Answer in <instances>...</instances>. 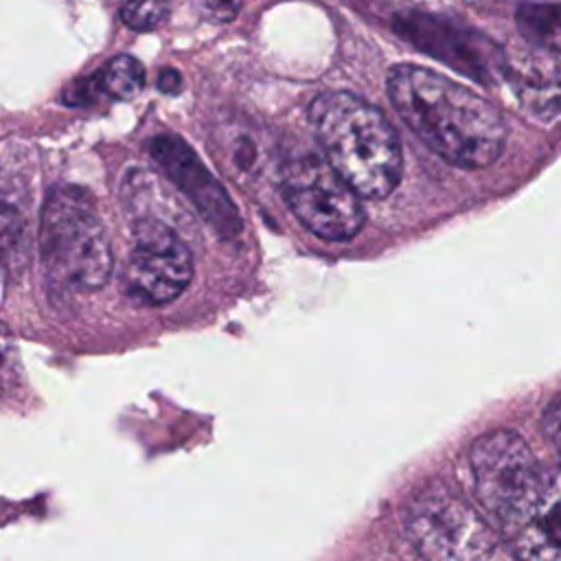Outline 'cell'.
Instances as JSON below:
<instances>
[{
  "label": "cell",
  "instance_id": "4",
  "mask_svg": "<svg viewBox=\"0 0 561 561\" xmlns=\"http://www.w3.org/2000/svg\"><path fill=\"white\" fill-rule=\"evenodd\" d=\"M42 259L48 276L70 289L90 291L112 274V245L92 199L77 186L55 188L42 213Z\"/></svg>",
  "mask_w": 561,
  "mask_h": 561
},
{
  "label": "cell",
  "instance_id": "16",
  "mask_svg": "<svg viewBox=\"0 0 561 561\" xmlns=\"http://www.w3.org/2000/svg\"><path fill=\"white\" fill-rule=\"evenodd\" d=\"M96 90H101V88H99V79L94 75L90 79H81V81H75L72 85H68V90L64 92V101L70 105H88L94 101Z\"/></svg>",
  "mask_w": 561,
  "mask_h": 561
},
{
  "label": "cell",
  "instance_id": "7",
  "mask_svg": "<svg viewBox=\"0 0 561 561\" xmlns=\"http://www.w3.org/2000/svg\"><path fill=\"white\" fill-rule=\"evenodd\" d=\"M193 278V254L164 221L142 217L134 226L131 250L123 272L125 294L145 307L167 305Z\"/></svg>",
  "mask_w": 561,
  "mask_h": 561
},
{
  "label": "cell",
  "instance_id": "12",
  "mask_svg": "<svg viewBox=\"0 0 561 561\" xmlns=\"http://www.w3.org/2000/svg\"><path fill=\"white\" fill-rule=\"evenodd\" d=\"M519 33L539 50L557 53L561 35L559 4H519L515 13Z\"/></svg>",
  "mask_w": 561,
  "mask_h": 561
},
{
  "label": "cell",
  "instance_id": "10",
  "mask_svg": "<svg viewBox=\"0 0 561 561\" xmlns=\"http://www.w3.org/2000/svg\"><path fill=\"white\" fill-rule=\"evenodd\" d=\"M504 72L511 77V83L519 96L522 107L550 123L559 116V64L557 53L530 50L513 61H504Z\"/></svg>",
  "mask_w": 561,
  "mask_h": 561
},
{
  "label": "cell",
  "instance_id": "17",
  "mask_svg": "<svg viewBox=\"0 0 561 561\" xmlns=\"http://www.w3.org/2000/svg\"><path fill=\"white\" fill-rule=\"evenodd\" d=\"M199 9H202L204 18H208V20L228 22L239 11V4H230V2H202Z\"/></svg>",
  "mask_w": 561,
  "mask_h": 561
},
{
  "label": "cell",
  "instance_id": "1",
  "mask_svg": "<svg viewBox=\"0 0 561 561\" xmlns=\"http://www.w3.org/2000/svg\"><path fill=\"white\" fill-rule=\"evenodd\" d=\"M386 90L408 129L445 162L473 171L502 156L504 118L471 88L419 64H399L390 68Z\"/></svg>",
  "mask_w": 561,
  "mask_h": 561
},
{
  "label": "cell",
  "instance_id": "6",
  "mask_svg": "<svg viewBox=\"0 0 561 561\" xmlns=\"http://www.w3.org/2000/svg\"><path fill=\"white\" fill-rule=\"evenodd\" d=\"M280 193L296 219L324 241H348L364 226L362 199L320 156L285 162Z\"/></svg>",
  "mask_w": 561,
  "mask_h": 561
},
{
  "label": "cell",
  "instance_id": "8",
  "mask_svg": "<svg viewBox=\"0 0 561 561\" xmlns=\"http://www.w3.org/2000/svg\"><path fill=\"white\" fill-rule=\"evenodd\" d=\"M394 28L430 57L476 81L489 83L504 72L506 55L482 33L460 22L430 13H397Z\"/></svg>",
  "mask_w": 561,
  "mask_h": 561
},
{
  "label": "cell",
  "instance_id": "14",
  "mask_svg": "<svg viewBox=\"0 0 561 561\" xmlns=\"http://www.w3.org/2000/svg\"><path fill=\"white\" fill-rule=\"evenodd\" d=\"M169 18L167 2H129L121 9V20L131 31H153Z\"/></svg>",
  "mask_w": 561,
  "mask_h": 561
},
{
  "label": "cell",
  "instance_id": "11",
  "mask_svg": "<svg viewBox=\"0 0 561 561\" xmlns=\"http://www.w3.org/2000/svg\"><path fill=\"white\" fill-rule=\"evenodd\" d=\"M559 495L552 497L528 524L511 535L519 561H559Z\"/></svg>",
  "mask_w": 561,
  "mask_h": 561
},
{
  "label": "cell",
  "instance_id": "19",
  "mask_svg": "<svg viewBox=\"0 0 561 561\" xmlns=\"http://www.w3.org/2000/svg\"><path fill=\"white\" fill-rule=\"evenodd\" d=\"M180 83H182V77H180V72L178 70H173V68H164L162 72H160V77H158V88L162 90V92H178L180 90Z\"/></svg>",
  "mask_w": 561,
  "mask_h": 561
},
{
  "label": "cell",
  "instance_id": "18",
  "mask_svg": "<svg viewBox=\"0 0 561 561\" xmlns=\"http://www.w3.org/2000/svg\"><path fill=\"white\" fill-rule=\"evenodd\" d=\"M543 421H546L543 427H546L550 440L557 445V440H559V399L557 397L550 401V405L543 414Z\"/></svg>",
  "mask_w": 561,
  "mask_h": 561
},
{
  "label": "cell",
  "instance_id": "15",
  "mask_svg": "<svg viewBox=\"0 0 561 561\" xmlns=\"http://www.w3.org/2000/svg\"><path fill=\"white\" fill-rule=\"evenodd\" d=\"M20 355L11 331L0 322V394H7L18 386Z\"/></svg>",
  "mask_w": 561,
  "mask_h": 561
},
{
  "label": "cell",
  "instance_id": "2",
  "mask_svg": "<svg viewBox=\"0 0 561 561\" xmlns=\"http://www.w3.org/2000/svg\"><path fill=\"white\" fill-rule=\"evenodd\" d=\"M309 123L327 164L359 199H383L397 188L401 140L377 105L344 90L322 92L309 105Z\"/></svg>",
  "mask_w": 561,
  "mask_h": 561
},
{
  "label": "cell",
  "instance_id": "3",
  "mask_svg": "<svg viewBox=\"0 0 561 561\" xmlns=\"http://www.w3.org/2000/svg\"><path fill=\"white\" fill-rule=\"evenodd\" d=\"M469 462L480 506L508 537L559 495L557 471L541 465L513 430L482 434L471 445Z\"/></svg>",
  "mask_w": 561,
  "mask_h": 561
},
{
  "label": "cell",
  "instance_id": "13",
  "mask_svg": "<svg viewBox=\"0 0 561 561\" xmlns=\"http://www.w3.org/2000/svg\"><path fill=\"white\" fill-rule=\"evenodd\" d=\"M96 79L99 88L112 99L129 101L145 88V68L131 55H116L105 64V68H101Z\"/></svg>",
  "mask_w": 561,
  "mask_h": 561
},
{
  "label": "cell",
  "instance_id": "5",
  "mask_svg": "<svg viewBox=\"0 0 561 561\" xmlns=\"http://www.w3.org/2000/svg\"><path fill=\"white\" fill-rule=\"evenodd\" d=\"M403 526L425 561H489L495 537L478 511L443 482L423 486L408 504Z\"/></svg>",
  "mask_w": 561,
  "mask_h": 561
},
{
  "label": "cell",
  "instance_id": "9",
  "mask_svg": "<svg viewBox=\"0 0 561 561\" xmlns=\"http://www.w3.org/2000/svg\"><path fill=\"white\" fill-rule=\"evenodd\" d=\"M149 156L219 237H234L241 232V217L234 202L180 136H156L149 142Z\"/></svg>",
  "mask_w": 561,
  "mask_h": 561
}]
</instances>
